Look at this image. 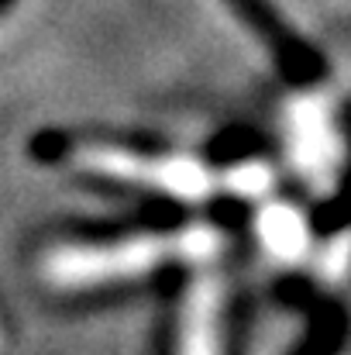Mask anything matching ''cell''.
<instances>
[{"label": "cell", "instance_id": "obj_1", "mask_svg": "<svg viewBox=\"0 0 351 355\" xmlns=\"http://www.w3.org/2000/svg\"><path fill=\"white\" fill-rule=\"evenodd\" d=\"M217 248V232L186 228L172 235H134L104 245H66L48 252L45 279L59 290H83L114 279H131L169 259H207Z\"/></svg>", "mask_w": 351, "mask_h": 355}, {"label": "cell", "instance_id": "obj_2", "mask_svg": "<svg viewBox=\"0 0 351 355\" xmlns=\"http://www.w3.org/2000/svg\"><path fill=\"white\" fill-rule=\"evenodd\" d=\"M76 162L90 173H100L111 180H131L179 200H204L214 190V176L197 159H186V155H138V152L111 148V145H87L76 152Z\"/></svg>", "mask_w": 351, "mask_h": 355}, {"label": "cell", "instance_id": "obj_3", "mask_svg": "<svg viewBox=\"0 0 351 355\" xmlns=\"http://www.w3.org/2000/svg\"><path fill=\"white\" fill-rule=\"evenodd\" d=\"M179 355H221V283L200 276L190 283L179 314Z\"/></svg>", "mask_w": 351, "mask_h": 355}, {"label": "cell", "instance_id": "obj_4", "mask_svg": "<svg viewBox=\"0 0 351 355\" xmlns=\"http://www.w3.org/2000/svg\"><path fill=\"white\" fill-rule=\"evenodd\" d=\"M262 235L276 252L289 255L303 245V221L293 214V207H269L262 218Z\"/></svg>", "mask_w": 351, "mask_h": 355}]
</instances>
